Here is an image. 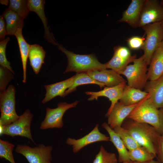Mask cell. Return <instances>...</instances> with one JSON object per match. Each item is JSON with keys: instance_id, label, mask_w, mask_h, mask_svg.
Instances as JSON below:
<instances>
[{"instance_id": "obj_1", "label": "cell", "mask_w": 163, "mask_h": 163, "mask_svg": "<svg viewBox=\"0 0 163 163\" xmlns=\"http://www.w3.org/2000/svg\"><path fill=\"white\" fill-rule=\"evenodd\" d=\"M122 125L139 145L156 157L158 141L161 134L155 128L148 124L129 119L124 121Z\"/></svg>"}, {"instance_id": "obj_2", "label": "cell", "mask_w": 163, "mask_h": 163, "mask_svg": "<svg viewBox=\"0 0 163 163\" xmlns=\"http://www.w3.org/2000/svg\"><path fill=\"white\" fill-rule=\"evenodd\" d=\"M57 46L58 49L66 55L68 59V65L64 73L72 72L77 73L86 72L107 69L105 64L100 62L93 53L88 55L76 54L68 50L58 43Z\"/></svg>"}, {"instance_id": "obj_3", "label": "cell", "mask_w": 163, "mask_h": 163, "mask_svg": "<svg viewBox=\"0 0 163 163\" xmlns=\"http://www.w3.org/2000/svg\"><path fill=\"white\" fill-rule=\"evenodd\" d=\"M137 122L151 125L162 133L159 122L158 109L149 95L139 102L127 117Z\"/></svg>"}, {"instance_id": "obj_4", "label": "cell", "mask_w": 163, "mask_h": 163, "mask_svg": "<svg viewBox=\"0 0 163 163\" xmlns=\"http://www.w3.org/2000/svg\"><path fill=\"white\" fill-rule=\"evenodd\" d=\"M133 62V64L128 65L119 74L126 77L128 85L141 90L144 88L148 82V65L143 55L135 59Z\"/></svg>"}, {"instance_id": "obj_5", "label": "cell", "mask_w": 163, "mask_h": 163, "mask_svg": "<svg viewBox=\"0 0 163 163\" xmlns=\"http://www.w3.org/2000/svg\"><path fill=\"white\" fill-rule=\"evenodd\" d=\"M145 31L146 39L142 48L144 59L149 65L152 57L160 46L163 37V28L161 22L149 24L142 27Z\"/></svg>"}, {"instance_id": "obj_6", "label": "cell", "mask_w": 163, "mask_h": 163, "mask_svg": "<svg viewBox=\"0 0 163 163\" xmlns=\"http://www.w3.org/2000/svg\"><path fill=\"white\" fill-rule=\"evenodd\" d=\"M15 91L14 86L10 85L5 90L0 92V126L9 125L17 120L19 117L15 110Z\"/></svg>"}, {"instance_id": "obj_7", "label": "cell", "mask_w": 163, "mask_h": 163, "mask_svg": "<svg viewBox=\"0 0 163 163\" xmlns=\"http://www.w3.org/2000/svg\"><path fill=\"white\" fill-rule=\"evenodd\" d=\"M33 115L27 109L18 119L13 123L7 126H0V135H5L14 137L20 136L30 140L35 143L31 132L30 126Z\"/></svg>"}, {"instance_id": "obj_8", "label": "cell", "mask_w": 163, "mask_h": 163, "mask_svg": "<svg viewBox=\"0 0 163 163\" xmlns=\"http://www.w3.org/2000/svg\"><path fill=\"white\" fill-rule=\"evenodd\" d=\"M51 146L43 144L31 147L26 144H18L15 152L24 156L29 163H51Z\"/></svg>"}, {"instance_id": "obj_9", "label": "cell", "mask_w": 163, "mask_h": 163, "mask_svg": "<svg viewBox=\"0 0 163 163\" xmlns=\"http://www.w3.org/2000/svg\"><path fill=\"white\" fill-rule=\"evenodd\" d=\"M79 102L76 100L70 104L61 102L58 104L56 108L47 107L46 116L40 124V129L44 130L62 128L63 125L62 117L64 114L68 110L75 107Z\"/></svg>"}, {"instance_id": "obj_10", "label": "cell", "mask_w": 163, "mask_h": 163, "mask_svg": "<svg viewBox=\"0 0 163 163\" xmlns=\"http://www.w3.org/2000/svg\"><path fill=\"white\" fill-rule=\"evenodd\" d=\"M163 21V6L157 0H145L141 13L138 27L161 22Z\"/></svg>"}, {"instance_id": "obj_11", "label": "cell", "mask_w": 163, "mask_h": 163, "mask_svg": "<svg viewBox=\"0 0 163 163\" xmlns=\"http://www.w3.org/2000/svg\"><path fill=\"white\" fill-rule=\"evenodd\" d=\"M110 139L109 137L100 132L99 125L97 124L89 133L84 136L77 139L69 138L66 143L68 145L72 146L73 152L75 153L89 144L99 141H110Z\"/></svg>"}, {"instance_id": "obj_12", "label": "cell", "mask_w": 163, "mask_h": 163, "mask_svg": "<svg viewBox=\"0 0 163 163\" xmlns=\"http://www.w3.org/2000/svg\"><path fill=\"white\" fill-rule=\"evenodd\" d=\"M126 82L122 83L112 87H105L102 90L97 92L86 91L85 94L90 95L88 100L91 101L97 100L100 97H105L109 98L111 102V105L105 115L107 117L110 114L114 105L122 97Z\"/></svg>"}, {"instance_id": "obj_13", "label": "cell", "mask_w": 163, "mask_h": 163, "mask_svg": "<svg viewBox=\"0 0 163 163\" xmlns=\"http://www.w3.org/2000/svg\"><path fill=\"white\" fill-rule=\"evenodd\" d=\"M86 73L92 78L107 87H112L126 82L120 74L111 69L92 71Z\"/></svg>"}, {"instance_id": "obj_14", "label": "cell", "mask_w": 163, "mask_h": 163, "mask_svg": "<svg viewBox=\"0 0 163 163\" xmlns=\"http://www.w3.org/2000/svg\"><path fill=\"white\" fill-rule=\"evenodd\" d=\"M138 103L126 106L121 102H118L107 116V124L110 127L113 129L116 126H122L125 119Z\"/></svg>"}, {"instance_id": "obj_15", "label": "cell", "mask_w": 163, "mask_h": 163, "mask_svg": "<svg viewBox=\"0 0 163 163\" xmlns=\"http://www.w3.org/2000/svg\"><path fill=\"white\" fill-rule=\"evenodd\" d=\"M145 0H132L124 11L119 22H125L133 28L138 27L140 15Z\"/></svg>"}, {"instance_id": "obj_16", "label": "cell", "mask_w": 163, "mask_h": 163, "mask_svg": "<svg viewBox=\"0 0 163 163\" xmlns=\"http://www.w3.org/2000/svg\"><path fill=\"white\" fill-rule=\"evenodd\" d=\"M45 1L44 0H28L30 11L35 12L41 19L44 28V38L49 43L57 46L58 43L55 39L47 26L48 21L44 11Z\"/></svg>"}, {"instance_id": "obj_17", "label": "cell", "mask_w": 163, "mask_h": 163, "mask_svg": "<svg viewBox=\"0 0 163 163\" xmlns=\"http://www.w3.org/2000/svg\"><path fill=\"white\" fill-rule=\"evenodd\" d=\"M144 88L157 108L163 107V74L155 80L148 82Z\"/></svg>"}, {"instance_id": "obj_18", "label": "cell", "mask_w": 163, "mask_h": 163, "mask_svg": "<svg viewBox=\"0 0 163 163\" xmlns=\"http://www.w3.org/2000/svg\"><path fill=\"white\" fill-rule=\"evenodd\" d=\"M102 126L107 132L109 135L110 141L113 144L117 151L118 161L122 163L130 162L128 150L118 135L106 122L103 123Z\"/></svg>"}, {"instance_id": "obj_19", "label": "cell", "mask_w": 163, "mask_h": 163, "mask_svg": "<svg viewBox=\"0 0 163 163\" xmlns=\"http://www.w3.org/2000/svg\"><path fill=\"white\" fill-rule=\"evenodd\" d=\"M75 75L67 79L54 84L45 85L46 91L45 97L42 101L44 104L50 101L54 97L60 96L62 97L67 89L72 85Z\"/></svg>"}, {"instance_id": "obj_20", "label": "cell", "mask_w": 163, "mask_h": 163, "mask_svg": "<svg viewBox=\"0 0 163 163\" xmlns=\"http://www.w3.org/2000/svg\"><path fill=\"white\" fill-rule=\"evenodd\" d=\"M148 69L149 80H155L163 74V49L160 46L153 54Z\"/></svg>"}, {"instance_id": "obj_21", "label": "cell", "mask_w": 163, "mask_h": 163, "mask_svg": "<svg viewBox=\"0 0 163 163\" xmlns=\"http://www.w3.org/2000/svg\"><path fill=\"white\" fill-rule=\"evenodd\" d=\"M2 15L5 20L7 35H14L18 28L23 27L24 19L8 8L5 9Z\"/></svg>"}, {"instance_id": "obj_22", "label": "cell", "mask_w": 163, "mask_h": 163, "mask_svg": "<svg viewBox=\"0 0 163 163\" xmlns=\"http://www.w3.org/2000/svg\"><path fill=\"white\" fill-rule=\"evenodd\" d=\"M149 95L146 92L126 85L119 102L126 106L138 103Z\"/></svg>"}, {"instance_id": "obj_23", "label": "cell", "mask_w": 163, "mask_h": 163, "mask_svg": "<svg viewBox=\"0 0 163 163\" xmlns=\"http://www.w3.org/2000/svg\"><path fill=\"white\" fill-rule=\"evenodd\" d=\"M46 53L42 46L37 44L30 45L28 57L30 65L36 74H38L44 62Z\"/></svg>"}, {"instance_id": "obj_24", "label": "cell", "mask_w": 163, "mask_h": 163, "mask_svg": "<svg viewBox=\"0 0 163 163\" xmlns=\"http://www.w3.org/2000/svg\"><path fill=\"white\" fill-rule=\"evenodd\" d=\"M22 28H18L14 35L18 44L23 70V79L22 82H26V67L27 58L30 45L27 43L24 39L22 33Z\"/></svg>"}, {"instance_id": "obj_25", "label": "cell", "mask_w": 163, "mask_h": 163, "mask_svg": "<svg viewBox=\"0 0 163 163\" xmlns=\"http://www.w3.org/2000/svg\"><path fill=\"white\" fill-rule=\"evenodd\" d=\"M94 84L99 85L101 88L105 87V85L90 77L86 72L77 73L75 75L73 82L71 86L64 93L63 97L75 91L77 87L81 85Z\"/></svg>"}, {"instance_id": "obj_26", "label": "cell", "mask_w": 163, "mask_h": 163, "mask_svg": "<svg viewBox=\"0 0 163 163\" xmlns=\"http://www.w3.org/2000/svg\"><path fill=\"white\" fill-rule=\"evenodd\" d=\"M130 159L131 161L145 162L152 160L156 157L153 153L147 148L140 146L128 150Z\"/></svg>"}, {"instance_id": "obj_27", "label": "cell", "mask_w": 163, "mask_h": 163, "mask_svg": "<svg viewBox=\"0 0 163 163\" xmlns=\"http://www.w3.org/2000/svg\"><path fill=\"white\" fill-rule=\"evenodd\" d=\"M135 59H126L114 54L111 59L105 63L106 67L107 69H110L119 74L124 70L129 64L133 62Z\"/></svg>"}, {"instance_id": "obj_28", "label": "cell", "mask_w": 163, "mask_h": 163, "mask_svg": "<svg viewBox=\"0 0 163 163\" xmlns=\"http://www.w3.org/2000/svg\"><path fill=\"white\" fill-rule=\"evenodd\" d=\"M113 129L120 136L128 150L141 146L122 126H116Z\"/></svg>"}, {"instance_id": "obj_29", "label": "cell", "mask_w": 163, "mask_h": 163, "mask_svg": "<svg viewBox=\"0 0 163 163\" xmlns=\"http://www.w3.org/2000/svg\"><path fill=\"white\" fill-rule=\"evenodd\" d=\"M8 8L18 14L24 19L27 16L30 11L28 0H10Z\"/></svg>"}, {"instance_id": "obj_30", "label": "cell", "mask_w": 163, "mask_h": 163, "mask_svg": "<svg viewBox=\"0 0 163 163\" xmlns=\"http://www.w3.org/2000/svg\"><path fill=\"white\" fill-rule=\"evenodd\" d=\"M118 161L114 153L107 152L104 146L101 145L93 163H117Z\"/></svg>"}, {"instance_id": "obj_31", "label": "cell", "mask_w": 163, "mask_h": 163, "mask_svg": "<svg viewBox=\"0 0 163 163\" xmlns=\"http://www.w3.org/2000/svg\"><path fill=\"white\" fill-rule=\"evenodd\" d=\"M14 147V145L11 142L0 139V158L5 159L10 163H16L12 153Z\"/></svg>"}, {"instance_id": "obj_32", "label": "cell", "mask_w": 163, "mask_h": 163, "mask_svg": "<svg viewBox=\"0 0 163 163\" xmlns=\"http://www.w3.org/2000/svg\"><path fill=\"white\" fill-rule=\"evenodd\" d=\"M13 74L8 69L2 66L0 67V92L6 90V88L10 81L14 78Z\"/></svg>"}, {"instance_id": "obj_33", "label": "cell", "mask_w": 163, "mask_h": 163, "mask_svg": "<svg viewBox=\"0 0 163 163\" xmlns=\"http://www.w3.org/2000/svg\"><path fill=\"white\" fill-rule=\"evenodd\" d=\"M10 40L9 37L0 42V66L7 68L11 71L14 74V72L11 67L10 63L6 57V49L7 44Z\"/></svg>"}, {"instance_id": "obj_34", "label": "cell", "mask_w": 163, "mask_h": 163, "mask_svg": "<svg viewBox=\"0 0 163 163\" xmlns=\"http://www.w3.org/2000/svg\"><path fill=\"white\" fill-rule=\"evenodd\" d=\"M143 37L138 36H134L129 38L127 44L129 48L132 50H137L142 49L144 42Z\"/></svg>"}, {"instance_id": "obj_35", "label": "cell", "mask_w": 163, "mask_h": 163, "mask_svg": "<svg viewBox=\"0 0 163 163\" xmlns=\"http://www.w3.org/2000/svg\"><path fill=\"white\" fill-rule=\"evenodd\" d=\"M114 54L126 59H135L136 55H132L129 50L126 47L117 46L113 48Z\"/></svg>"}, {"instance_id": "obj_36", "label": "cell", "mask_w": 163, "mask_h": 163, "mask_svg": "<svg viewBox=\"0 0 163 163\" xmlns=\"http://www.w3.org/2000/svg\"><path fill=\"white\" fill-rule=\"evenodd\" d=\"M156 157L158 161L163 163V133L161 134L158 140Z\"/></svg>"}, {"instance_id": "obj_37", "label": "cell", "mask_w": 163, "mask_h": 163, "mask_svg": "<svg viewBox=\"0 0 163 163\" xmlns=\"http://www.w3.org/2000/svg\"><path fill=\"white\" fill-rule=\"evenodd\" d=\"M2 15L0 16V40L1 41L5 39L7 35L6 23Z\"/></svg>"}, {"instance_id": "obj_38", "label": "cell", "mask_w": 163, "mask_h": 163, "mask_svg": "<svg viewBox=\"0 0 163 163\" xmlns=\"http://www.w3.org/2000/svg\"><path fill=\"white\" fill-rule=\"evenodd\" d=\"M159 122L161 130L163 133V107L158 109Z\"/></svg>"}, {"instance_id": "obj_39", "label": "cell", "mask_w": 163, "mask_h": 163, "mask_svg": "<svg viewBox=\"0 0 163 163\" xmlns=\"http://www.w3.org/2000/svg\"><path fill=\"white\" fill-rule=\"evenodd\" d=\"M130 163H161L158 161H155L154 159L145 162H137L135 161H131Z\"/></svg>"}, {"instance_id": "obj_40", "label": "cell", "mask_w": 163, "mask_h": 163, "mask_svg": "<svg viewBox=\"0 0 163 163\" xmlns=\"http://www.w3.org/2000/svg\"><path fill=\"white\" fill-rule=\"evenodd\" d=\"M9 1L8 0H1L0 3L2 4L7 5Z\"/></svg>"}, {"instance_id": "obj_41", "label": "cell", "mask_w": 163, "mask_h": 163, "mask_svg": "<svg viewBox=\"0 0 163 163\" xmlns=\"http://www.w3.org/2000/svg\"><path fill=\"white\" fill-rule=\"evenodd\" d=\"M161 25H162L163 28V21L162 22H161ZM160 46L162 47L163 49V37L162 41Z\"/></svg>"}, {"instance_id": "obj_42", "label": "cell", "mask_w": 163, "mask_h": 163, "mask_svg": "<svg viewBox=\"0 0 163 163\" xmlns=\"http://www.w3.org/2000/svg\"><path fill=\"white\" fill-rule=\"evenodd\" d=\"M160 2L161 5L163 6V0H161Z\"/></svg>"}, {"instance_id": "obj_43", "label": "cell", "mask_w": 163, "mask_h": 163, "mask_svg": "<svg viewBox=\"0 0 163 163\" xmlns=\"http://www.w3.org/2000/svg\"><path fill=\"white\" fill-rule=\"evenodd\" d=\"M130 162H123V163H130Z\"/></svg>"}]
</instances>
